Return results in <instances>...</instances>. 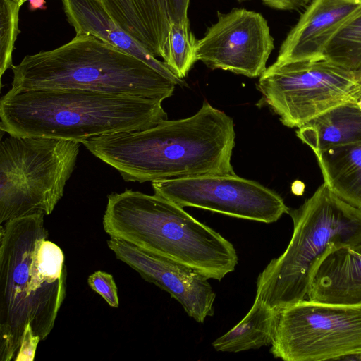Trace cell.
I'll use <instances>...</instances> for the list:
<instances>
[{
  "label": "cell",
  "instance_id": "6da1fadb",
  "mask_svg": "<svg viewBox=\"0 0 361 361\" xmlns=\"http://www.w3.org/2000/svg\"><path fill=\"white\" fill-rule=\"evenodd\" d=\"M234 123L204 102L186 118L153 127L91 137L80 142L116 169L127 182L144 183L205 175L234 174Z\"/></svg>",
  "mask_w": 361,
  "mask_h": 361
},
{
  "label": "cell",
  "instance_id": "7a4b0ae2",
  "mask_svg": "<svg viewBox=\"0 0 361 361\" xmlns=\"http://www.w3.org/2000/svg\"><path fill=\"white\" fill-rule=\"evenodd\" d=\"M42 211L0 226V360H14L25 329L52 331L66 293L63 250L48 238Z\"/></svg>",
  "mask_w": 361,
  "mask_h": 361
},
{
  "label": "cell",
  "instance_id": "3957f363",
  "mask_svg": "<svg viewBox=\"0 0 361 361\" xmlns=\"http://www.w3.org/2000/svg\"><path fill=\"white\" fill-rule=\"evenodd\" d=\"M161 103L154 99L75 89H10L0 100V128L16 137L80 142L153 127L167 119Z\"/></svg>",
  "mask_w": 361,
  "mask_h": 361
},
{
  "label": "cell",
  "instance_id": "277c9868",
  "mask_svg": "<svg viewBox=\"0 0 361 361\" xmlns=\"http://www.w3.org/2000/svg\"><path fill=\"white\" fill-rule=\"evenodd\" d=\"M104 231L221 281L238 264L234 246L183 207L157 194L126 189L108 195Z\"/></svg>",
  "mask_w": 361,
  "mask_h": 361
},
{
  "label": "cell",
  "instance_id": "5b68a950",
  "mask_svg": "<svg viewBox=\"0 0 361 361\" xmlns=\"http://www.w3.org/2000/svg\"><path fill=\"white\" fill-rule=\"evenodd\" d=\"M11 68V89L16 91L75 89L163 101L177 85L144 61L89 34L27 55Z\"/></svg>",
  "mask_w": 361,
  "mask_h": 361
},
{
  "label": "cell",
  "instance_id": "8992f818",
  "mask_svg": "<svg viewBox=\"0 0 361 361\" xmlns=\"http://www.w3.org/2000/svg\"><path fill=\"white\" fill-rule=\"evenodd\" d=\"M288 214L293 224L290 240L257 280L255 299L276 312L307 299L314 271L326 252L361 242V209L324 183Z\"/></svg>",
  "mask_w": 361,
  "mask_h": 361
},
{
  "label": "cell",
  "instance_id": "52a82bcc",
  "mask_svg": "<svg viewBox=\"0 0 361 361\" xmlns=\"http://www.w3.org/2000/svg\"><path fill=\"white\" fill-rule=\"evenodd\" d=\"M81 143L10 135L0 144V224L37 211L49 215L63 195Z\"/></svg>",
  "mask_w": 361,
  "mask_h": 361
},
{
  "label": "cell",
  "instance_id": "ba28073f",
  "mask_svg": "<svg viewBox=\"0 0 361 361\" xmlns=\"http://www.w3.org/2000/svg\"><path fill=\"white\" fill-rule=\"evenodd\" d=\"M257 87L261 105L269 106L289 128H298L341 104H361V73L326 59L273 63Z\"/></svg>",
  "mask_w": 361,
  "mask_h": 361
},
{
  "label": "cell",
  "instance_id": "9c48e42d",
  "mask_svg": "<svg viewBox=\"0 0 361 361\" xmlns=\"http://www.w3.org/2000/svg\"><path fill=\"white\" fill-rule=\"evenodd\" d=\"M270 352L285 361L345 360L361 353V303L305 299L281 310Z\"/></svg>",
  "mask_w": 361,
  "mask_h": 361
},
{
  "label": "cell",
  "instance_id": "30bf717a",
  "mask_svg": "<svg viewBox=\"0 0 361 361\" xmlns=\"http://www.w3.org/2000/svg\"><path fill=\"white\" fill-rule=\"evenodd\" d=\"M154 194L177 204L266 224L290 209L275 191L234 174L205 175L152 182Z\"/></svg>",
  "mask_w": 361,
  "mask_h": 361
},
{
  "label": "cell",
  "instance_id": "8fae6325",
  "mask_svg": "<svg viewBox=\"0 0 361 361\" xmlns=\"http://www.w3.org/2000/svg\"><path fill=\"white\" fill-rule=\"evenodd\" d=\"M274 49L267 20L259 13L233 8L218 13L217 21L196 40L195 56L212 69L260 77Z\"/></svg>",
  "mask_w": 361,
  "mask_h": 361
},
{
  "label": "cell",
  "instance_id": "7c38bea8",
  "mask_svg": "<svg viewBox=\"0 0 361 361\" xmlns=\"http://www.w3.org/2000/svg\"><path fill=\"white\" fill-rule=\"evenodd\" d=\"M107 245L118 259L167 292L196 322L203 323L214 314L216 294L208 279L197 271L117 238L110 237Z\"/></svg>",
  "mask_w": 361,
  "mask_h": 361
},
{
  "label": "cell",
  "instance_id": "4fadbf2b",
  "mask_svg": "<svg viewBox=\"0 0 361 361\" xmlns=\"http://www.w3.org/2000/svg\"><path fill=\"white\" fill-rule=\"evenodd\" d=\"M361 0H313L281 44L276 65L324 59L327 44Z\"/></svg>",
  "mask_w": 361,
  "mask_h": 361
},
{
  "label": "cell",
  "instance_id": "5bb4252c",
  "mask_svg": "<svg viewBox=\"0 0 361 361\" xmlns=\"http://www.w3.org/2000/svg\"><path fill=\"white\" fill-rule=\"evenodd\" d=\"M307 299L361 303V242L326 252L314 271Z\"/></svg>",
  "mask_w": 361,
  "mask_h": 361
},
{
  "label": "cell",
  "instance_id": "9a60e30c",
  "mask_svg": "<svg viewBox=\"0 0 361 361\" xmlns=\"http://www.w3.org/2000/svg\"><path fill=\"white\" fill-rule=\"evenodd\" d=\"M68 23L76 34H89L150 65L181 87L185 85L161 61L122 30L101 0H62Z\"/></svg>",
  "mask_w": 361,
  "mask_h": 361
},
{
  "label": "cell",
  "instance_id": "2e32d148",
  "mask_svg": "<svg viewBox=\"0 0 361 361\" xmlns=\"http://www.w3.org/2000/svg\"><path fill=\"white\" fill-rule=\"evenodd\" d=\"M116 24L155 57L170 29L165 0H101Z\"/></svg>",
  "mask_w": 361,
  "mask_h": 361
},
{
  "label": "cell",
  "instance_id": "e0dca14e",
  "mask_svg": "<svg viewBox=\"0 0 361 361\" xmlns=\"http://www.w3.org/2000/svg\"><path fill=\"white\" fill-rule=\"evenodd\" d=\"M296 135L314 154L361 142V104L346 103L332 108L298 128Z\"/></svg>",
  "mask_w": 361,
  "mask_h": 361
},
{
  "label": "cell",
  "instance_id": "ac0fdd59",
  "mask_svg": "<svg viewBox=\"0 0 361 361\" xmlns=\"http://www.w3.org/2000/svg\"><path fill=\"white\" fill-rule=\"evenodd\" d=\"M324 183L348 204L361 209V142L314 154Z\"/></svg>",
  "mask_w": 361,
  "mask_h": 361
},
{
  "label": "cell",
  "instance_id": "d6986e66",
  "mask_svg": "<svg viewBox=\"0 0 361 361\" xmlns=\"http://www.w3.org/2000/svg\"><path fill=\"white\" fill-rule=\"evenodd\" d=\"M277 312L255 299L245 317L216 338L212 343L213 348L217 351L237 353L271 345Z\"/></svg>",
  "mask_w": 361,
  "mask_h": 361
},
{
  "label": "cell",
  "instance_id": "ffe728a7",
  "mask_svg": "<svg viewBox=\"0 0 361 361\" xmlns=\"http://www.w3.org/2000/svg\"><path fill=\"white\" fill-rule=\"evenodd\" d=\"M324 56L343 68L361 73V8L335 32Z\"/></svg>",
  "mask_w": 361,
  "mask_h": 361
},
{
  "label": "cell",
  "instance_id": "44dd1931",
  "mask_svg": "<svg viewBox=\"0 0 361 361\" xmlns=\"http://www.w3.org/2000/svg\"><path fill=\"white\" fill-rule=\"evenodd\" d=\"M196 40L190 30V22L171 24L162 59L165 65L180 79L183 80L197 61Z\"/></svg>",
  "mask_w": 361,
  "mask_h": 361
},
{
  "label": "cell",
  "instance_id": "7402d4cb",
  "mask_svg": "<svg viewBox=\"0 0 361 361\" xmlns=\"http://www.w3.org/2000/svg\"><path fill=\"white\" fill-rule=\"evenodd\" d=\"M20 6L13 0H0V76L12 66L15 42L20 33L18 14Z\"/></svg>",
  "mask_w": 361,
  "mask_h": 361
},
{
  "label": "cell",
  "instance_id": "603a6c76",
  "mask_svg": "<svg viewBox=\"0 0 361 361\" xmlns=\"http://www.w3.org/2000/svg\"><path fill=\"white\" fill-rule=\"evenodd\" d=\"M87 283L110 307H118L117 286L112 275L105 271H97L89 276Z\"/></svg>",
  "mask_w": 361,
  "mask_h": 361
},
{
  "label": "cell",
  "instance_id": "cb8c5ba5",
  "mask_svg": "<svg viewBox=\"0 0 361 361\" xmlns=\"http://www.w3.org/2000/svg\"><path fill=\"white\" fill-rule=\"evenodd\" d=\"M39 341H41L35 336L32 329L27 326L24 331L19 350L13 360L32 361Z\"/></svg>",
  "mask_w": 361,
  "mask_h": 361
},
{
  "label": "cell",
  "instance_id": "d4e9b609",
  "mask_svg": "<svg viewBox=\"0 0 361 361\" xmlns=\"http://www.w3.org/2000/svg\"><path fill=\"white\" fill-rule=\"evenodd\" d=\"M170 23L189 22L188 10L190 0H165Z\"/></svg>",
  "mask_w": 361,
  "mask_h": 361
},
{
  "label": "cell",
  "instance_id": "484cf974",
  "mask_svg": "<svg viewBox=\"0 0 361 361\" xmlns=\"http://www.w3.org/2000/svg\"><path fill=\"white\" fill-rule=\"evenodd\" d=\"M266 5L279 10H294L302 5V0H262Z\"/></svg>",
  "mask_w": 361,
  "mask_h": 361
},
{
  "label": "cell",
  "instance_id": "4316f807",
  "mask_svg": "<svg viewBox=\"0 0 361 361\" xmlns=\"http://www.w3.org/2000/svg\"><path fill=\"white\" fill-rule=\"evenodd\" d=\"M305 185L302 182L295 181L292 185V191L295 195H301L303 193Z\"/></svg>",
  "mask_w": 361,
  "mask_h": 361
},
{
  "label": "cell",
  "instance_id": "83f0119b",
  "mask_svg": "<svg viewBox=\"0 0 361 361\" xmlns=\"http://www.w3.org/2000/svg\"><path fill=\"white\" fill-rule=\"evenodd\" d=\"M313 0H302V5L303 6H306V5H308L311 1H312Z\"/></svg>",
  "mask_w": 361,
  "mask_h": 361
}]
</instances>
